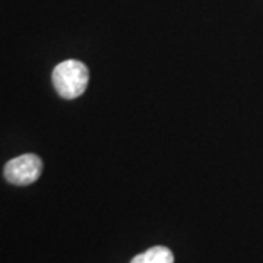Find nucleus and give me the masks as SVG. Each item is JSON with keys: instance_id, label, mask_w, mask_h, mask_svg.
I'll use <instances>...</instances> for the list:
<instances>
[{"instance_id": "nucleus-1", "label": "nucleus", "mask_w": 263, "mask_h": 263, "mask_svg": "<svg viewBox=\"0 0 263 263\" xmlns=\"http://www.w3.org/2000/svg\"><path fill=\"white\" fill-rule=\"evenodd\" d=\"M51 79L57 94L66 100H73L85 92L89 73L82 62L65 60L54 67Z\"/></svg>"}, {"instance_id": "nucleus-2", "label": "nucleus", "mask_w": 263, "mask_h": 263, "mask_svg": "<svg viewBox=\"0 0 263 263\" xmlns=\"http://www.w3.org/2000/svg\"><path fill=\"white\" fill-rule=\"evenodd\" d=\"M43 171V161L35 154H24L10 160L3 170L5 179L16 186H28L37 181Z\"/></svg>"}, {"instance_id": "nucleus-3", "label": "nucleus", "mask_w": 263, "mask_h": 263, "mask_svg": "<svg viewBox=\"0 0 263 263\" xmlns=\"http://www.w3.org/2000/svg\"><path fill=\"white\" fill-rule=\"evenodd\" d=\"M130 263H174V256L167 247L155 246L148 249L145 253L135 256Z\"/></svg>"}]
</instances>
